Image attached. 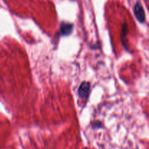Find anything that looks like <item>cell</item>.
Segmentation results:
<instances>
[{
    "label": "cell",
    "mask_w": 149,
    "mask_h": 149,
    "mask_svg": "<svg viewBox=\"0 0 149 149\" xmlns=\"http://www.w3.org/2000/svg\"><path fill=\"white\" fill-rule=\"evenodd\" d=\"M134 13H135V17L138 19V21L141 22V23H144V22H145V11H144V9L143 7L142 4L140 2H137L136 4H135V7H134Z\"/></svg>",
    "instance_id": "7a4b0ae2"
},
{
    "label": "cell",
    "mask_w": 149,
    "mask_h": 149,
    "mask_svg": "<svg viewBox=\"0 0 149 149\" xmlns=\"http://www.w3.org/2000/svg\"><path fill=\"white\" fill-rule=\"evenodd\" d=\"M90 83L89 82H83L78 89V95L81 99H87L90 93Z\"/></svg>",
    "instance_id": "6da1fadb"
},
{
    "label": "cell",
    "mask_w": 149,
    "mask_h": 149,
    "mask_svg": "<svg viewBox=\"0 0 149 149\" xmlns=\"http://www.w3.org/2000/svg\"><path fill=\"white\" fill-rule=\"evenodd\" d=\"M73 31V24L66 22H62L61 24V34L66 36L69 35Z\"/></svg>",
    "instance_id": "3957f363"
}]
</instances>
